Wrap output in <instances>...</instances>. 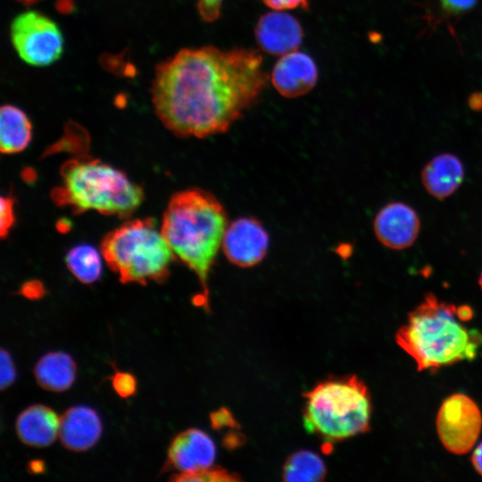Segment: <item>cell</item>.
<instances>
[{
  "instance_id": "1",
  "label": "cell",
  "mask_w": 482,
  "mask_h": 482,
  "mask_svg": "<svg viewBox=\"0 0 482 482\" xmlns=\"http://www.w3.org/2000/svg\"><path fill=\"white\" fill-rule=\"evenodd\" d=\"M269 80L253 49L185 48L158 65L152 101L163 125L183 137L227 131Z\"/></svg>"
},
{
  "instance_id": "2",
  "label": "cell",
  "mask_w": 482,
  "mask_h": 482,
  "mask_svg": "<svg viewBox=\"0 0 482 482\" xmlns=\"http://www.w3.org/2000/svg\"><path fill=\"white\" fill-rule=\"evenodd\" d=\"M227 226L223 206L215 196L199 188L175 193L163 212L161 231L174 256L196 275L205 308L210 271Z\"/></svg>"
},
{
  "instance_id": "3",
  "label": "cell",
  "mask_w": 482,
  "mask_h": 482,
  "mask_svg": "<svg viewBox=\"0 0 482 482\" xmlns=\"http://www.w3.org/2000/svg\"><path fill=\"white\" fill-rule=\"evenodd\" d=\"M461 321L458 307L428 293L408 314L395 341L416 362L420 371L470 361L482 337Z\"/></svg>"
},
{
  "instance_id": "4",
  "label": "cell",
  "mask_w": 482,
  "mask_h": 482,
  "mask_svg": "<svg viewBox=\"0 0 482 482\" xmlns=\"http://www.w3.org/2000/svg\"><path fill=\"white\" fill-rule=\"evenodd\" d=\"M62 182L52 196L59 205L77 212L96 211L105 215L126 217L142 203V188L121 170L94 159H77L64 163Z\"/></svg>"
},
{
  "instance_id": "5",
  "label": "cell",
  "mask_w": 482,
  "mask_h": 482,
  "mask_svg": "<svg viewBox=\"0 0 482 482\" xmlns=\"http://www.w3.org/2000/svg\"><path fill=\"white\" fill-rule=\"evenodd\" d=\"M303 397L304 428L328 445L370 430V395L357 376L327 378Z\"/></svg>"
},
{
  "instance_id": "6",
  "label": "cell",
  "mask_w": 482,
  "mask_h": 482,
  "mask_svg": "<svg viewBox=\"0 0 482 482\" xmlns=\"http://www.w3.org/2000/svg\"><path fill=\"white\" fill-rule=\"evenodd\" d=\"M101 253L122 283L141 285L164 281L174 256L152 218L128 220L106 234Z\"/></svg>"
},
{
  "instance_id": "7",
  "label": "cell",
  "mask_w": 482,
  "mask_h": 482,
  "mask_svg": "<svg viewBox=\"0 0 482 482\" xmlns=\"http://www.w3.org/2000/svg\"><path fill=\"white\" fill-rule=\"evenodd\" d=\"M10 36L17 54L32 66H48L63 52V36L58 25L36 11L17 15L11 24Z\"/></svg>"
},
{
  "instance_id": "8",
  "label": "cell",
  "mask_w": 482,
  "mask_h": 482,
  "mask_svg": "<svg viewBox=\"0 0 482 482\" xmlns=\"http://www.w3.org/2000/svg\"><path fill=\"white\" fill-rule=\"evenodd\" d=\"M481 428V411L466 395H452L441 404L436 416V430L440 441L450 453L463 454L470 452Z\"/></svg>"
},
{
  "instance_id": "9",
  "label": "cell",
  "mask_w": 482,
  "mask_h": 482,
  "mask_svg": "<svg viewBox=\"0 0 482 482\" xmlns=\"http://www.w3.org/2000/svg\"><path fill=\"white\" fill-rule=\"evenodd\" d=\"M269 244V234L259 220L241 217L228 224L221 249L232 264L240 268H250L264 259Z\"/></svg>"
},
{
  "instance_id": "10",
  "label": "cell",
  "mask_w": 482,
  "mask_h": 482,
  "mask_svg": "<svg viewBox=\"0 0 482 482\" xmlns=\"http://www.w3.org/2000/svg\"><path fill=\"white\" fill-rule=\"evenodd\" d=\"M420 229L417 212L403 202H391L384 205L373 220L377 239L392 250H404L416 241Z\"/></svg>"
},
{
  "instance_id": "11",
  "label": "cell",
  "mask_w": 482,
  "mask_h": 482,
  "mask_svg": "<svg viewBox=\"0 0 482 482\" xmlns=\"http://www.w3.org/2000/svg\"><path fill=\"white\" fill-rule=\"evenodd\" d=\"M216 447L204 430L188 428L178 434L170 442L163 471L189 473L212 466Z\"/></svg>"
},
{
  "instance_id": "12",
  "label": "cell",
  "mask_w": 482,
  "mask_h": 482,
  "mask_svg": "<svg viewBox=\"0 0 482 482\" xmlns=\"http://www.w3.org/2000/svg\"><path fill=\"white\" fill-rule=\"evenodd\" d=\"M254 35L262 51L278 56L298 50L303 40L302 25L295 17L284 11L273 10L262 15Z\"/></svg>"
},
{
  "instance_id": "13",
  "label": "cell",
  "mask_w": 482,
  "mask_h": 482,
  "mask_svg": "<svg viewBox=\"0 0 482 482\" xmlns=\"http://www.w3.org/2000/svg\"><path fill=\"white\" fill-rule=\"evenodd\" d=\"M318 76L314 60L296 50L280 56L272 69L270 81L282 96L295 98L309 93L316 86Z\"/></svg>"
},
{
  "instance_id": "14",
  "label": "cell",
  "mask_w": 482,
  "mask_h": 482,
  "mask_svg": "<svg viewBox=\"0 0 482 482\" xmlns=\"http://www.w3.org/2000/svg\"><path fill=\"white\" fill-rule=\"evenodd\" d=\"M101 434L100 418L90 407L73 406L60 417L59 437L69 450L86 451L97 443Z\"/></svg>"
},
{
  "instance_id": "15",
  "label": "cell",
  "mask_w": 482,
  "mask_h": 482,
  "mask_svg": "<svg viewBox=\"0 0 482 482\" xmlns=\"http://www.w3.org/2000/svg\"><path fill=\"white\" fill-rule=\"evenodd\" d=\"M420 178L423 187L431 196L445 200L461 185L464 166L456 155L450 153L440 154L425 164Z\"/></svg>"
},
{
  "instance_id": "16",
  "label": "cell",
  "mask_w": 482,
  "mask_h": 482,
  "mask_svg": "<svg viewBox=\"0 0 482 482\" xmlns=\"http://www.w3.org/2000/svg\"><path fill=\"white\" fill-rule=\"evenodd\" d=\"M60 418L49 407L33 404L17 417L15 430L20 440L29 446L45 447L59 435Z\"/></svg>"
},
{
  "instance_id": "17",
  "label": "cell",
  "mask_w": 482,
  "mask_h": 482,
  "mask_svg": "<svg viewBox=\"0 0 482 482\" xmlns=\"http://www.w3.org/2000/svg\"><path fill=\"white\" fill-rule=\"evenodd\" d=\"M34 375L42 388L62 392L71 387L74 382L76 364L66 353H48L37 362Z\"/></svg>"
},
{
  "instance_id": "18",
  "label": "cell",
  "mask_w": 482,
  "mask_h": 482,
  "mask_svg": "<svg viewBox=\"0 0 482 482\" xmlns=\"http://www.w3.org/2000/svg\"><path fill=\"white\" fill-rule=\"evenodd\" d=\"M32 137V126L27 114L12 104L0 110V149L3 154L23 151Z\"/></svg>"
},
{
  "instance_id": "19",
  "label": "cell",
  "mask_w": 482,
  "mask_h": 482,
  "mask_svg": "<svg viewBox=\"0 0 482 482\" xmlns=\"http://www.w3.org/2000/svg\"><path fill=\"white\" fill-rule=\"evenodd\" d=\"M327 475L323 460L309 450L293 453L286 460L282 469V478L288 482H317Z\"/></svg>"
},
{
  "instance_id": "20",
  "label": "cell",
  "mask_w": 482,
  "mask_h": 482,
  "mask_svg": "<svg viewBox=\"0 0 482 482\" xmlns=\"http://www.w3.org/2000/svg\"><path fill=\"white\" fill-rule=\"evenodd\" d=\"M102 253L89 245H79L66 254L65 262L71 274L84 284L97 281L102 274Z\"/></svg>"
},
{
  "instance_id": "21",
  "label": "cell",
  "mask_w": 482,
  "mask_h": 482,
  "mask_svg": "<svg viewBox=\"0 0 482 482\" xmlns=\"http://www.w3.org/2000/svg\"><path fill=\"white\" fill-rule=\"evenodd\" d=\"M240 479L238 475L213 466L189 473H176L170 478V480L176 482H231Z\"/></svg>"
},
{
  "instance_id": "22",
  "label": "cell",
  "mask_w": 482,
  "mask_h": 482,
  "mask_svg": "<svg viewBox=\"0 0 482 482\" xmlns=\"http://www.w3.org/2000/svg\"><path fill=\"white\" fill-rule=\"evenodd\" d=\"M112 386L122 398L132 396L137 392V379L129 372L116 371L112 377Z\"/></svg>"
},
{
  "instance_id": "23",
  "label": "cell",
  "mask_w": 482,
  "mask_h": 482,
  "mask_svg": "<svg viewBox=\"0 0 482 482\" xmlns=\"http://www.w3.org/2000/svg\"><path fill=\"white\" fill-rule=\"evenodd\" d=\"M0 234L5 237L14 224V204L10 196H1Z\"/></svg>"
},
{
  "instance_id": "24",
  "label": "cell",
  "mask_w": 482,
  "mask_h": 482,
  "mask_svg": "<svg viewBox=\"0 0 482 482\" xmlns=\"http://www.w3.org/2000/svg\"><path fill=\"white\" fill-rule=\"evenodd\" d=\"M1 366V389L4 390L10 386L15 380L16 370L12 357L4 349L1 350L0 353Z\"/></svg>"
},
{
  "instance_id": "25",
  "label": "cell",
  "mask_w": 482,
  "mask_h": 482,
  "mask_svg": "<svg viewBox=\"0 0 482 482\" xmlns=\"http://www.w3.org/2000/svg\"><path fill=\"white\" fill-rule=\"evenodd\" d=\"M224 0H198L197 8L201 17L209 22L216 21L220 15Z\"/></svg>"
},
{
  "instance_id": "26",
  "label": "cell",
  "mask_w": 482,
  "mask_h": 482,
  "mask_svg": "<svg viewBox=\"0 0 482 482\" xmlns=\"http://www.w3.org/2000/svg\"><path fill=\"white\" fill-rule=\"evenodd\" d=\"M478 0H440L443 11L449 15H458L471 10Z\"/></svg>"
},
{
  "instance_id": "27",
  "label": "cell",
  "mask_w": 482,
  "mask_h": 482,
  "mask_svg": "<svg viewBox=\"0 0 482 482\" xmlns=\"http://www.w3.org/2000/svg\"><path fill=\"white\" fill-rule=\"evenodd\" d=\"M262 3L274 11H286L296 8L308 10L309 0H262Z\"/></svg>"
},
{
  "instance_id": "28",
  "label": "cell",
  "mask_w": 482,
  "mask_h": 482,
  "mask_svg": "<svg viewBox=\"0 0 482 482\" xmlns=\"http://www.w3.org/2000/svg\"><path fill=\"white\" fill-rule=\"evenodd\" d=\"M21 292L26 297L36 299L42 296L43 287L37 282H29L22 287Z\"/></svg>"
},
{
  "instance_id": "29",
  "label": "cell",
  "mask_w": 482,
  "mask_h": 482,
  "mask_svg": "<svg viewBox=\"0 0 482 482\" xmlns=\"http://www.w3.org/2000/svg\"><path fill=\"white\" fill-rule=\"evenodd\" d=\"M471 461L475 470L482 476V442L474 450Z\"/></svg>"
},
{
  "instance_id": "30",
  "label": "cell",
  "mask_w": 482,
  "mask_h": 482,
  "mask_svg": "<svg viewBox=\"0 0 482 482\" xmlns=\"http://www.w3.org/2000/svg\"><path fill=\"white\" fill-rule=\"evenodd\" d=\"M469 104L471 109L475 111H479L482 109V95L474 94L469 100Z\"/></svg>"
},
{
  "instance_id": "31",
  "label": "cell",
  "mask_w": 482,
  "mask_h": 482,
  "mask_svg": "<svg viewBox=\"0 0 482 482\" xmlns=\"http://www.w3.org/2000/svg\"><path fill=\"white\" fill-rule=\"evenodd\" d=\"M29 470L33 473H41L44 470V462L42 461H33L29 464Z\"/></svg>"
},
{
  "instance_id": "32",
  "label": "cell",
  "mask_w": 482,
  "mask_h": 482,
  "mask_svg": "<svg viewBox=\"0 0 482 482\" xmlns=\"http://www.w3.org/2000/svg\"><path fill=\"white\" fill-rule=\"evenodd\" d=\"M478 285H479V287H480L481 289H482V271H481V273H480V275H479Z\"/></svg>"
}]
</instances>
